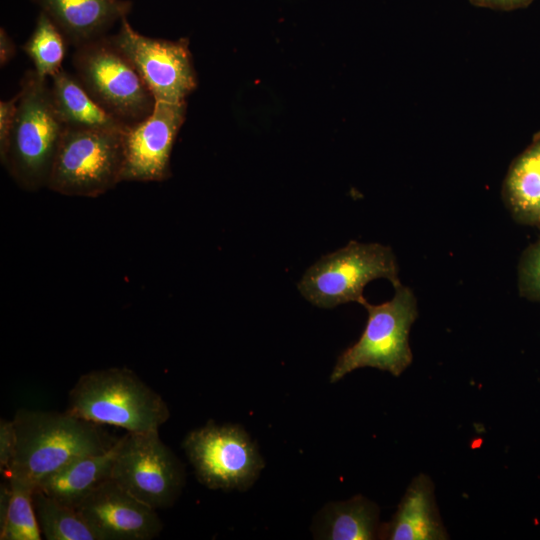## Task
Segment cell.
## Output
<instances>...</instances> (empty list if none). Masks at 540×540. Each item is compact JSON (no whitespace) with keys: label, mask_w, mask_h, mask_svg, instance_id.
<instances>
[{"label":"cell","mask_w":540,"mask_h":540,"mask_svg":"<svg viewBox=\"0 0 540 540\" xmlns=\"http://www.w3.org/2000/svg\"><path fill=\"white\" fill-rule=\"evenodd\" d=\"M13 422L16 451L4 475L34 488L71 461L104 452L118 440L67 411L21 409Z\"/></svg>","instance_id":"1"},{"label":"cell","mask_w":540,"mask_h":540,"mask_svg":"<svg viewBox=\"0 0 540 540\" xmlns=\"http://www.w3.org/2000/svg\"><path fill=\"white\" fill-rule=\"evenodd\" d=\"M71 415L97 425H110L126 432L159 430L169 419L165 400L126 367L87 372L68 394Z\"/></svg>","instance_id":"2"},{"label":"cell","mask_w":540,"mask_h":540,"mask_svg":"<svg viewBox=\"0 0 540 540\" xmlns=\"http://www.w3.org/2000/svg\"><path fill=\"white\" fill-rule=\"evenodd\" d=\"M13 128L2 165L19 187L47 186L64 124L53 104L47 78L28 71L21 81Z\"/></svg>","instance_id":"3"},{"label":"cell","mask_w":540,"mask_h":540,"mask_svg":"<svg viewBox=\"0 0 540 540\" xmlns=\"http://www.w3.org/2000/svg\"><path fill=\"white\" fill-rule=\"evenodd\" d=\"M391 300L372 305L366 299L361 305L368 319L357 342L338 357L330 376L336 382L355 369L377 368L399 376L412 362L409 332L418 316L414 292L401 283L394 286Z\"/></svg>","instance_id":"4"},{"label":"cell","mask_w":540,"mask_h":540,"mask_svg":"<svg viewBox=\"0 0 540 540\" xmlns=\"http://www.w3.org/2000/svg\"><path fill=\"white\" fill-rule=\"evenodd\" d=\"M123 131L65 127L46 187L67 196L97 197L122 182Z\"/></svg>","instance_id":"5"},{"label":"cell","mask_w":540,"mask_h":540,"mask_svg":"<svg viewBox=\"0 0 540 540\" xmlns=\"http://www.w3.org/2000/svg\"><path fill=\"white\" fill-rule=\"evenodd\" d=\"M398 271L391 247L352 240L309 267L298 289L305 299L320 308L348 302L361 304L365 299L363 289L370 281L385 278L395 286L401 283Z\"/></svg>","instance_id":"6"},{"label":"cell","mask_w":540,"mask_h":540,"mask_svg":"<svg viewBox=\"0 0 540 540\" xmlns=\"http://www.w3.org/2000/svg\"><path fill=\"white\" fill-rule=\"evenodd\" d=\"M73 65L90 96L126 126L144 120L153 111L156 101L152 93L110 37L77 47Z\"/></svg>","instance_id":"7"},{"label":"cell","mask_w":540,"mask_h":540,"mask_svg":"<svg viewBox=\"0 0 540 540\" xmlns=\"http://www.w3.org/2000/svg\"><path fill=\"white\" fill-rule=\"evenodd\" d=\"M110 478L157 510L170 507L178 498L184 469L158 430L127 432L118 439Z\"/></svg>","instance_id":"8"},{"label":"cell","mask_w":540,"mask_h":540,"mask_svg":"<svg viewBox=\"0 0 540 540\" xmlns=\"http://www.w3.org/2000/svg\"><path fill=\"white\" fill-rule=\"evenodd\" d=\"M182 446L198 480L210 489H245L264 466L255 445L237 425L208 422L190 431Z\"/></svg>","instance_id":"9"},{"label":"cell","mask_w":540,"mask_h":540,"mask_svg":"<svg viewBox=\"0 0 540 540\" xmlns=\"http://www.w3.org/2000/svg\"><path fill=\"white\" fill-rule=\"evenodd\" d=\"M134 65L155 101L180 103L196 88L197 79L186 39H155L135 31L126 17L110 37Z\"/></svg>","instance_id":"10"},{"label":"cell","mask_w":540,"mask_h":540,"mask_svg":"<svg viewBox=\"0 0 540 540\" xmlns=\"http://www.w3.org/2000/svg\"><path fill=\"white\" fill-rule=\"evenodd\" d=\"M185 113L186 102L156 101L147 118L126 126L122 182H161L171 176V152Z\"/></svg>","instance_id":"11"},{"label":"cell","mask_w":540,"mask_h":540,"mask_svg":"<svg viewBox=\"0 0 540 540\" xmlns=\"http://www.w3.org/2000/svg\"><path fill=\"white\" fill-rule=\"evenodd\" d=\"M75 508L99 540H151L163 528L156 509L132 496L111 478Z\"/></svg>","instance_id":"12"},{"label":"cell","mask_w":540,"mask_h":540,"mask_svg":"<svg viewBox=\"0 0 540 540\" xmlns=\"http://www.w3.org/2000/svg\"><path fill=\"white\" fill-rule=\"evenodd\" d=\"M49 16L66 41L79 47L104 37L129 13L128 0H33Z\"/></svg>","instance_id":"13"},{"label":"cell","mask_w":540,"mask_h":540,"mask_svg":"<svg viewBox=\"0 0 540 540\" xmlns=\"http://www.w3.org/2000/svg\"><path fill=\"white\" fill-rule=\"evenodd\" d=\"M379 538L390 540H442L448 535L440 520L432 481L418 475L409 485L390 522L381 526Z\"/></svg>","instance_id":"14"},{"label":"cell","mask_w":540,"mask_h":540,"mask_svg":"<svg viewBox=\"0 0 540 540\" xmlns=\"http://www.w3.org/2000/svg\"><path fill=\"white\" fill-rule=\"evenodd\" d=\"M502 199L515 222L540 228V131L511 162Z\"/></svg>","instance_id":"15"},{"label":"cell","mask_w":540,"mask_h":540,"mask_svg":"<svg viewBox=\"0 0 540 540\" xmlns=\"http://www.w3.org/2000/svg\"><path fill=\"white\" fill-rule=\"evenodd\" d=\"M117 442L104 452L71 461L34 489L62 504L76 507L91 491L110 479Z\"/></svg>","instance_id":"16"},{"label":"cell","mask_w":540,"mask_h":540,"mask_svg":"<svg viewBox=\"0 0 540 540\" xmlns=\"http://www.w3.org/2000/svg\"><path fill=\"white\" fill-rule=\"evenodd\" d=\"M50 91L56 112L65 127L109 131L126 128L90 96L77 77L62 68L51 77Z\"/></svg>","instance_id":"17"},{"label":"cell","mask_w":540,"mask_h":540,"mask_svg":"<svg viewBox=\"0 0 540 540\" xmlns=\"http://www.w3.org/2000/svg\"><path fill=\"white\" fill-rule=\"evenodd\" d=\"M379 509L363 496L329 504L321 514L319 535L331 540L379 538Z\"/></svg>","instance_id":"18"},{"label":"cell","mask_w":540,"mask_h":540,"mask_svg":"<svg viewBox=\"0 0 540 540\" xmlns=\"http://www.w3.org/2000/svg\"><path fill=\"white\" fill-rule=\"evenodd\" d=\"M0 494V539L40 540L42 533L33 505L34 487L6 478Z\"/></svg>","instance_id":"19"},{"label":"cell","mask_w":540,"mask_h":540,"mask_svg":"<svg viewBox=\"0 0 540 540\" xmlns=\"http://www.w3.org/2000/svg\"><path fill=\"white\" fill-rule=\"evenodd\" d=\"M33 505L42 536L47 540H99L81 513L34 489Z\"/></svg>","instance_id":"20"},{"label":"cell","mask_w":540,"mask_h":540,"mask_svg":"<svg viewBox=\"0 0 540 540\" xmlns=\"http://www.w3.org/2000/svg\"><path fill=\"white\" fill-rule=\"evenodd\" d=\"M66 39L44 12H40L23 50L31 59L34 71L42 78L52 77L62 67Z\"/></svg>","instance_id":"21"},{"label":"cell","mask_w":540,"mask_h":540,"mask_svg":"<svg viewBox=\"0 0 540 540\" xmlns=\"http://www.w3.org/2000/svg\"><path fill=\"white\" fill-rule=\"evenodd\" d=\"M519 295L540 302V237L522 253L518 263Z\"/></svg>","instance_id":"22"},{"label":"cell","mask_w":540,"mask_h":540,"mask_svg":"<svg viewBox=\"0 0 540 540\" xmlns=\"http://www.w3.org/2000/svg\"><path fill=\"white\" fill-rule=\"evenodd\" d=\"M17 445L16 431L13 419L0 420V470L5 473L15 455Z\"/></svg>","instance_id":"23"},{"label":"cell","mask_w":540,"mask_h":540,"mask_svg":"<svg viewBox=\"0 0 540 540\" xmlns=\"http://www.w3.org/2000/svg\"><path fill=\"white\" fill-rule=\"evenodd\" d=\"M19 94L0 102V160L4 158L13 128Z\"/></svg>","instance_id":"24"},{"label":"cell","mask_w":540,"mask_h":540,"mask_svg":"<svg viewBox=\"0 0 540 540\" xmlns=\"http://www.w3.org/2000/svg\"><path fill=\"white\" fill-rule=\"evenodd\" d=\"M534 0H469L477 7L489 8L494 10L510 11L527 7Z\"/></svg>","instance_id":"25"},{"label":"cell","mask_w":540,"mask_h":540,"mask_svg":"<svg viewBox=\"0 0 540 540\" xmlns=\"http://www.w3.org/2000/svg\"><path fill=\"white\" fill-rule=\"evenodd\" d=\"M16 54V46L4 28L0 29V65L5 66Z\"/></svg>","instance_id":"26"}]
</instances>
